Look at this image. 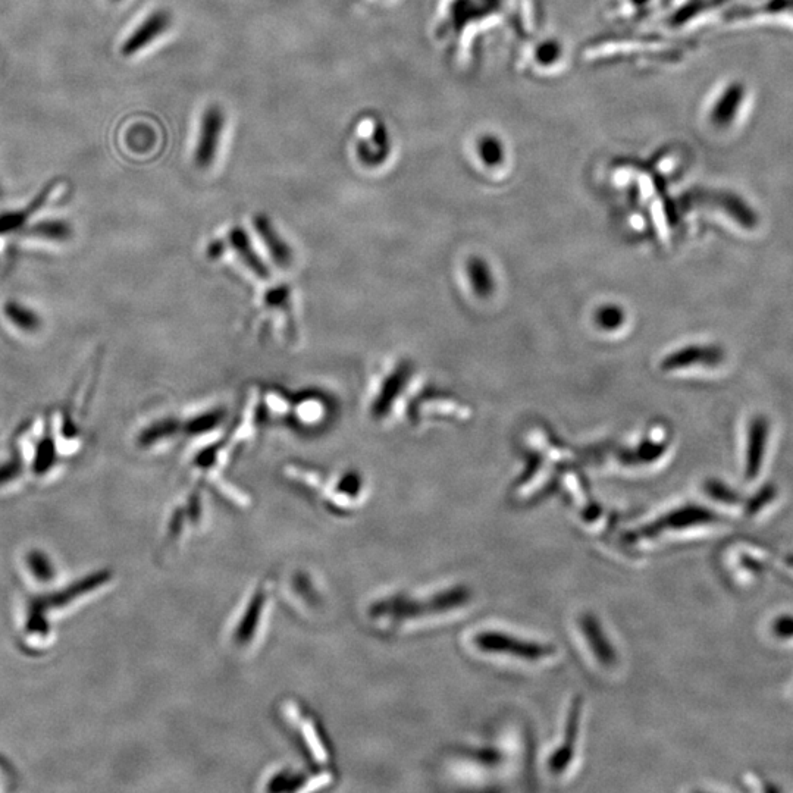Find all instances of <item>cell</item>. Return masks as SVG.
Masks as SVG:
<instances>
[{"instance_id": "1", "label": "cell", "mask_w": 793, "mask_h": 793, "mask_svg": "<svg viewBox=\"0 0 793 793\" xmlns=\"http://www.w3.org/2000/svg\"><path fill=\"white\" fill-rule=\"evenodd\" d=\"M472 642L475 650L481 651V654L525 663H539L554 654V648L550 645L531 642L500 630H482L473 635Z\"/></svg>"}, {"instance_id": "14", "label": "cell", "mask_w": 793, "mask_h": 793, "mask_svg": "<svg viewBox=\"0 0 793 793\" xmlns=\"http://www.w3.org/2000/svg\"><path fill=\"white\" fill-rule=\"evenodd\" d=\"M21 472V462L18 460H11V462L3 463L0 465V484H6V482L12 481V479L17 478Z\"/></svg>"}, {"instance_id": "13", "label": "cell", "mask_w": 793, "mask_h": 793, "mask_svg": "<svg viewBox=\"0 0 793 793\" xmlns=\"http://www.w3.org/2000/svg\"><path fill=\"white\" fill-rule=\"evenodd\" d=\"M537 58L541 64L548 65L560 58V46L557 43H544L538 47Z\"/></svg>"}, {"instance_id": "5", "label": "cell", "mask_w": 793, "mask_h": 793, "mask_svg": "<svg viewBox=\"0 0 793 793\" xmlns=\"http://www.w3.org/2000/svg\"><path fill=\"white\" fill-rule=\"evenodd\" d=\"M55 187L56 183L53 181V183H50L49 186H46L40 191L39 196H37L27 208L15 210V212L5 213V215L0 216V234H8L12 233V231L20 230L33 213L42 209V206L45 205Z\"/></svg>"}, {"instance_id": "16", "label": "cell", "mask_w": 793, "mask_h": 793, "mask_svg": "<svg viewBox=\"0 0 793 793\" xmlns=\"http://www.w3.org/2000/svg\"><path fill=\"white\" fill-rule=\"evenodd\" d=\"M789 563H791V566L793 567V556L789 557Z\"/></svg>"}, {"instance_id": "15", "label": "cell", "mask_w": 793, "mask_h": 793, "mask_svg": "<svg viewBox=\"0 0 793 793\" xmlns=\"http://www.w3.org/2000/svg\"><path fill=\"white\" fill-rule=\"evenodd\" d=\"M632 2L633 5H645V3H648V0H632Z\"/></svg>"}, {"instance_id": "11", "label": "cell", "mask_w": 793, "mask_h": 793, "mask_svg": "<svg viewBox=\"0 0 793 793\" xmlns=\"http://www.w3.org/2000/svg\"><path fill=\"white\" fill-rule=\"evenodd\" d=\"M56 460V447L55 441L52 437H45L37 445L36 459H34V472L43 475L52 469L53 463Z\"/></svg>"}, {"instance_id": "8", "label": "cell", "mask_w": 793, "mask_h": 793, "mask_svg": "<svg viewBox=\"0 0 793 793\" xmlns=\"http://www.w3.org/2000/svg\"><path fill=\"white\" fill-rule=\"evenodd\" d=\"M3 312H5V316L9 319V322L15 325V327L20 328L21 331L34 332L42 327V319H40V316L37 315L34 310L24 306V304L14 302V300H9V302L5 303Z\"/></svg>"}, {"instance_id": "12", "label": "cell", "mask_w": 793, "mask_h": 793, "mask_svg": "<svg viewBox=\"0 0 793 793\" xmlns=\"http://www.w3.org/2000/svg\"><path fill=\"white\" fill-rule=\"evenodd\" d=\"M771 633L779 641L793 639V616H779L771 623Z\"/></svg>"}, {"instance_id": "7", "label": "cell", "mask_w": 793, "mask_h": 793, "mask_svg": "<svg viewBox=\"0 0 793 793\" xmlns=\"http://www.w3.org/2000/svg\"><path fill=\"white\" fill-rule=\"evenodd\" d=\"M777 14L793 15V0H766V2L758 3V5L742 6V8L730 12V18L732 20H745V18H754L758 17V15Z\"/></svg>"}, {"instance_id": "4", "label": "cell", "mask_w": 793, "mask_h": 793, "mask_svg": "<svg viewBox=\"0 0 793 793\" xmlns=\"http://www.w3.org/2000/svg\"><path fill=\"white\" fill-rule=\"evenodd\" d=\"M745 94L747 92H745V87L741 83L730 84L724 90L722 96L719 97V100L714 103L713 109H711L710 118L714 127L722 128L723 130V128L730 127L733 124V121L738 117L739 111H741Z\"/></svg>"}, {"instance_id": "2", "label": "cell", "mask_w": 793, "mask_h": 793, "mask_svg": "<svg viewBox=\"0 0 793 793\" xmlns=\"http://www.w3.org/2000/svg\"><path fill=\"white\" fill-rule=\"evenodd\" d=\"M225 127V115L218 106H210L203 115L200 125L199 140H197L194 159L200 168H208L215 161L219 149L222 130Z\"/></svg>"}, {"instance_id": "10", "label": "cell", "mask_w": 793, "mask_h": 793, "mask_svg": "<svg viewBox=\"0 0 793 793\" xmlns=\"http://www.w3.org/2000/svg\"><path fill=\"white\" fill-rule=\"evenodd\" d=\"M71 233L70 225L64 221H43L27 231V234L56 241L68 240L71 237Z\"/></svg>"}, {"instance_id": "9", "label": "cell", "mask_w": 793, "mask_h": 793, "mask_svg": "<svg viewBox=\"0 0 793 793\" xmlns=\"http://www.w3.org/2000/svg\"><path fill=\"white\" fill-rule=\"evenodd\" d=\"M476 153H478L479 161L484 162L487 166H497L504 161V144L503 141L498 139L494 134H484L476 140Z\"/></svg>"}, {"instance_id": "3", "label": "cell", "mask_w": 793, "mask_h": 793, "mask_svg": "<svg viewBox=\"0 0 793 793\" xmlns=\"http://www.w3.org/2000/svg\"><path fill=\"white\" fill-rule=\"evenodd\" d=\"M171 21V15L168 12L156 11L150 14L133 31V34L125 40L124 45L121 47L122 55L133 56L139 53L140 50L152 45L158 37H161L171 27Z\"/></svg>"}, {"instance_id": "6", "label": "cell", "mask_w": 793, "mask_h": 793, "mask_svg": "<svg viewBox=\"0 0 793 793\" xmlns=\"http://www.w3.org/2000/svg\"><path fill=\"white\" fill-rule=\"evenodd\" d=\"M767 425L763 420L754 422L749 437L747 475L749 479H754L760 470L761 459H763L764 447H766Z\"/></svg>"}]
</instances>
